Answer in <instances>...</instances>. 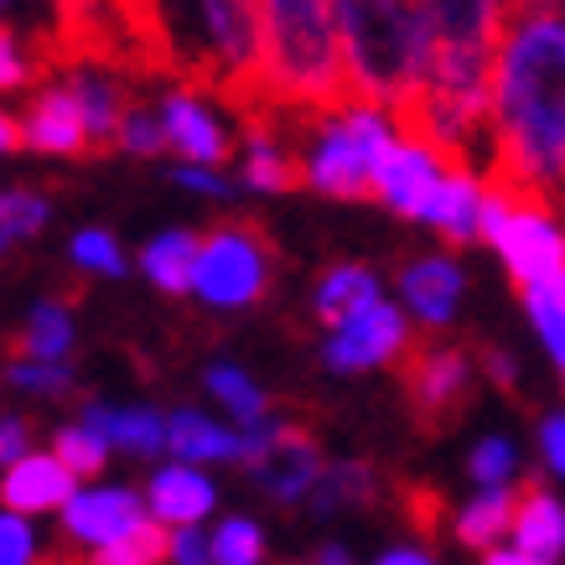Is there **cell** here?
Returning a JSON list of instances; mask_svg holds the SVG:
<instances>
[{
  "label": "cell",
  "mask_w": 565,
  "mask_h": 565,
  "mask_svg": "<svg viewBox=\"0 0 565 565\" xmlns=\"http://www.w3.org/2000/svg\"><path fill=\"white\" fill-rule=\"evenodd\" d=\"M509 545L534 555V561H545V565H555L565 555V503L550 493L545 482H530V488L519 493V514H514Z\"/></svg>",
  "instance_id": "20"
},
{
  "label": "cell",
  "mask_w": 565,
  "mask_h": 565,
  "mask_svg": "<svg viewBox=\"0 0 565 565\" xmlns=\"http://www.w3.org/2000/svg\"><path fill=\"white\" fill-rule=\"evenodd\" d=\"M482 239L498 249V259L514 275L519 291L540 286L550 275H565V223L555 213V203L519 198V192L493 182L488 188V213H482Z\"/></svg>",
  "instance_id": "6"
},
{
  "label": "cell",
  "mask_w": 565,
  "mask_h": 565,
  "mask_svg": "<svg viewBox=\"0 0 565 565\" xmlns=\"http://www.w3.org/2000/svg\"><path fill=\"white\" fill-rule=\"evenodd\" d=\"M21 457H32V430L17 415H0V467H17Z\"/></svg>",
  "instance_id": "43"
},
{
  "label": "cell",
  "mask_w": 565,
  "mask_h": 565,
  "mask_svg": "<svg viewBox=\"0 0 565 565\" xmlns=\"http://www.w3.org/2000/svg\"><path fill=\"white\" fill-rule=\"evenodd\" d=\"M68 94L78 99V109H84L88 146H94V151H99V146H120V125H125V115H130L120 84H115L104 68H94V63H73Z\"/></svg>",
  "instance_id": "21"
},
{
  "label": "cell",
  "mask_w": 565,
  "mask_h": 565,
  "mask_svg": "<svg viewBox=\"0 0 565 565\" xmlns=\"http://www.w3.org/2000/svg\"><path fill=\"white\" fill-rule=\"evenodd\" d=\"M161 68L198 78L244 120L265 115V26L259 0H151Z\"/></svg>",
  "instance_id": "2"
},
{
  "label": "cell",
  "mask_w": 565,
  "mask_h": 565,
  "mask_svg": "<svg viewBox=\"0 0 565 565\" xmlns=\"http://www.w3.org/2000/svg\"><path fill=\"white\" fill-rule=\"evenodd\" d=\"M36 561V534L21 514H0V565H32Z\"/></svg>",
  "instance_id": "41"
},
{
  "label": "cell",
  "mask_w": 565,
  "mask_h": 565,
  "mask_svg": "<svg viewBox=\"0 0 565 565\" xmlns=\"http://www.w3.org/2000/svg\"><path fill=\"white\" fill-rule=\"evenodd\" d=\"M177 182L192 192H203V198H228V192H234L218 172H207V167H177Z\"/></svg>",
  "instance_id": "44"
},
{
  "label": "cell",
  "mask_w": 565,
  "mask_h": 565,
  "mask_svg": "<svg viewBox=\"0 0 565 565\" xmlns=\"http://www.w3.org/2000/svg\"><path fill=\"white\" fill-rule=\"evenodd\" d=\"M514 514H519V493L514 488H493V493H472L457 509V540L467 550H498L514 534Z\"/></svg>",
  "instance_id": "26"
},
{
  "label": "cell",
  "mask_w": 565,
  "mask_h": 565,
  "mask_svg": "<svg viewBox=\"0 0 565 565\" xmlns=\"http://www.w3.org/2000/svg\"><path fill=\"white\" fill-rule=\"evenodd\" d=\"M146 519H151V509L130 488H78L73 503L63 509V534L73 545H88V555H94V550H109L115 540L136 534Z\"/></svg>",
  "instance_id": "13"
},
{
  "label": "cell",
  "mask_w": 565,
  "mask_h": 565,
  "mask_svg": "<svg viewBox=\"0 0 565 565\" xmlns=\"http://www.w3.org/2000/svg\"><path fill=\"white\" fill-rule=\"evenodd\" d=\"M21 136H26L32 151H47V156H84V151H94V146H88L84 109H78V99L68 94V84L42 88V94L21 109Z\"/></svg>",
  "instance_id": "16"
},
{
  "label": "cell",
  "mask_w": 565,
  "mask_h": 565,
  "mask_svg": "<svg viewBox=\"0 0 565 565\" xmlns=\"http://www.w3.org/2000/svg\"><path fill=\"white\" fill-rule=\"evenodd\" d=\"M374 565H436L426 555V550H415V545H399V550H384V555H379Z\"/></svg>",
  "instance_id": "46"
},
{
  "label": "cell",
  "mask_w": 565,
  "mask_h": 565,
  "mask_svg": "<svg viewBox=\"0 0 565 565\" xmlns=\"http://www.w3.org/2000/svg\"><path fill=\"white\" fill-rule=\"evenodd\" d=\"M6 379L17 390H32V394H68L73 390V369L68 363H32V359H17L6 369Z\"/></svg>",
  "instance_id": "39"
},
{
  "label": "cell",
  "mask_w": 565,
  "mask_h": 565,
  "mask_svg": "<svg viewBox=\"0 0 565 565\" xmlns=\"http://www.w3.org/2000/svg\"><path fill=\"white\" fill-rule=\"evenodd\" d=\"M213 503H218V488L207 482V472L188 462H172L161 467L151 482H146V509H151L156 524H167V530H192V524H203L213 514Z\"/></svg>",
  "instance_id": "17"
},
{
  "label": "cell",
  "mask_w": 565,
  "mask_h": 565,
  "mask_svg": "<svg viewBox=\"0 0 565 565\" xmlns=\"http://www.w3.org/2000/svg\"><path fill=\"white\" fill-rule=\"evenodd\" d=\"M47 198L42 192H0V259L11 255L21 239L47 228Z\"/></svg>",
  "instance_id": "32"
},
{
  "label": "cell",
  "mask_w": 565,
  "mask_h": 565,
  "mask_svg": "<svg viewBox=\"0 0 565 565\" xmlns=\"http://www.w3.org/2000/svg\"><path fill=\"white\" fill-rule=\"evenodd\" d=\"M42 68V52H32V42L17 32H0V94L6 88H26Z\"/></svg>",
  "instance_id": "38"
},
{
  "label": "cell",
  "mask_w": 565,
  "mask_h": 565,
  "mask_svg": "<svg viewBox=\"0 0 565 565\" xmlns=\"http://www.w3.org/2000/svg\"><path fill=\"white\" fill-rule=\"evenodd\" d=\"M317 565H348V555H343L338 545H327V550H322V561H317Z\"/></svg>",
  "instance_id": "49"
},
{
  "label": "cell",
  "mask_w": 565,
  "mask_h": 565,
  "mask_svg": "<svg viewBox=\"0 0 565 565\" xmlns=\"http://www.w3.org/2000/svg\"><path fill=\"white\" fill-rule=\"evenodd\" d=\"M462 296H467V275L451 255H420L399 270V307L426 332H446L457 322Z\"/></svg>",
  "instance_id": "12"
},
{
  "label": "cell",
  "mask_w": 565,
  "mask_h": 565,
  "mask_svg": "<svg viewBox=\"0 0 565 565\" xmlns=\"http://www.w3.org/2000/svg\"><path fill=\"white\" fill-rule=\"evenodd\" d=\"M369 498H374V467L338 462L322 472L317 493H311V509H317V514H338V509H353V503H369Z\"/></svg>",
  "instance_id": "30"
},
{
  "label": "cell",
  "mask_w": 565,
  "mask_h": 565,
  "mask_svg": "<svg viewBox=\"0 0 565 565\" xmlns=\"http://www.w3.org/2000/svg\"><path fill=\"white\" fill-rule=\"evenodd\" d=\"M482 565H545V561H534V555H524V550H514V545H498L482 555Z\"/></svg>",
  "instance_id": "48"
},
{
  "label": "cell",
  "mask_w": 565,
  "mask_h": 565,
  "mask_svg": "<svg viewBox=\"0 0 565 565\" xmlns=\"http://www.w3.org/2000/svg\"><path fill=\"white\" fill-rule=\"evenodd\" d=\"M482 369H488V379H493V384H503V390H514V384H519L514 353H503V348H488V353H482Z\"/></svg>",
  "instance_id": "45"
},
{
  "label": "cell",
  "mask_w": 565,
  "mask_h": 565,
  "mask_svg": "<svg viewBox=\"0 0 565 565\" xmlns=\"http://www.w3.org/2000/svg\"><path fill=\"white\" fill-rule=\"evenodd\" d=\"M467 478L478 482V493H493V488H514L519 478V446L509 436H482L467 457Z\"/></svg>",
  "instance_id": "33"
},
{
  "label": "cell",
  "mask_w": 565,
  "mask_h": 565,
  "mask_svg": "<svg viewBox=\"0 0 565 565\" xmlns=\"http://www.w3.org/2000/svg\"><path fill=\"white\" fill-rule=\"evenodd\" d=\"M561 379H565V374H561Z\"/></svg>",
  "instance_id": "50"
},
{
  "label": "cell",
  "mask_w": 565,
  "mask_h": 565,
  "mask_svg": "<svg viewBox=\"0 0 565 565\" xmlns=\"http://www.w3.org/2000/svg\"><path fill=\"white\" fill-rule=\"evenodd\" d=\"M52 451L63 457V467H68L73 478H99L104 462H109V441H104L99 430H88L84 420H78V426H63V430H57Z\"/></svg>",
  "instance_id": "34"
},
{
  "label": "cell",
  "mask_w": 565,
  "mask_h": 565,
  "mask_svg": "<svg viewBox=\"0 0 565 565\" xmlns=\"http://www.w3.org/2000/svg\"><path fill=\"white\" fill-rule=\"evenodd\" d=\"M167 451H177V462L188 467L244 462V430H223L203 411H177L167 415Z\"/></svg>",
  "instance_id": "22"
},
{
  "label": "cell",
  "mask_w": 565,
  "mask_h": 565,
  "mask_svg": "<svg viewBox=\"0 0 565 565\" xmlns=\"http://www.w3.org/2000/svg\"><path fill=\"white\" fill-rule=\"evenodd\" d=\"M120 151L125 156H161L167 151V125H161V109H146L136 104L120 125Z\"/></svg>",
  "instance_id": "37"
},
{
  "label": "cell",
  "mask_w": 565,
  "mask_h": 565,
  "mask_svg": "<svg viewBox=\"0 0 565 565\" xmlns=\"http://www.w3.org/2000/svg\"><path fill=\"white\" fill-rule=\"evenodd\" d=\"M343 36L348 94L405 120L426 88L430 42L415 0H332Z\"/></svg>",
  "instance_id": "4"
},
{
  "label": "cell",
  "mask_w": 565,
  "mask_h": 565,
  "mask_svg": "<svg viewBox=\"0 0 565 565\" xmlns=\"http://www.w3.org/2000/svg\"><path fill=\"white\" fill-rule=\"evenodd\" d=\"M68 259L78 265V270H88V275H115V280L125 275V255H120V244L109 239L104 228H84V234H73Z\"/></svg>",
  "instance_id": "36"
},
{
  "label": "cell",
  "mask_w": 565,
  "mask_h": 565,
  "mask_svg": "<svg viewBox=\"0 0 565 565\" xmlns=\"http://www.w3.org/2000/svg\"><path fill=\"white\" fill-rule=\"evenodd\" d=\"M301 182V161L280 140V115L244 120V188L255 192H291Z\"/></svg>",
  "instance_id": "19"
},
{
  "label": "cell",
  "mask_w": 565,
  "mask_h": 565,
  "mask_svg": "<svg viewBox=\"0 0 565 565\" xmlns=\"http://www.w3.org/2000/svg\"><path fill=\"white\" fill-rule=\"evenodd\" d=\"M17 146H26V136H21V120H17V115H6V109H0V156H11Z\"/></svg>",
  "instance_id": "47"
},
{
  "label": "cell",
  "mask_w": 565,
  "mask_h": 565,
  "mask_svg": "<svg viewBox=\"0 0 565 565\" xmlns=\"http://www.w3.org/2000/svg\"><path fill=\"white\" fill-rule=\"evenodd\" d=\"M265 561V534L255 519H223L213 530V565H259Z\"/></svg>",
  "instance_id": "35"
},
{
  "label": "cell",
  "mask_w": 565,
  "mask_h": 565,
  "mask_svg": "<svg viewBox=\"0 0 565 565\" xmlns=\"http://www.w3.org/2000/svg\"><path fill=\"white\" fill-rule=\"evenodd\" d=\"M161 561H172V530L156 524V519H146L136 534L115 540L109 550L88 555V565H161Z\"/></svg>",
  "instance_id": "31"
},
{
  "label": "cell",
  "mask_w": 565,
  "mask_h": 565,
  "mask_svg": "<svg viewBox=\"0 0 565 565\" xmlns=\"http://www.w3.org/2000/svg\"><path fill=\"white\" fill-rule=\"evenodd\" d=\"M488 177L519 198H565V0H514L493 63Z\"/></svg>",
  "instance_id": "1"
},
{
  "label": "cell",
  "mask_w": 565,
  "mask_h": 565,
  "mask_svg": "<svg viewBox=\"0 0 565 565\" xmlns=\"http://www.w3.org/2000/svg\"><path fill=\"white\" fill-rule=\"evenodd\" d=\"M84 426L99 430L109 446H120L130 457H156V451H167V420L146 405H130V411H109V405H84Z\"/></svg>",
  "instance_id": "25"
},
{
  "label": "cell",
  "mask_w": 565,
  "mask_h": 565,
  "mask_svg": "<svg viewBox=\"0 0 565 565\" xmlns=\"http://www.w3.org/2000/svg\"><path fill=\"white\" fill-rule=\"evenodd\" d=\"M161 125H167V151L188 156V167H207L213 172L234 151L228 130H223L218 115L198 94H167L161 99Z\"/></svg>",
  "instance_id": "15"
},
{
  "label": "cell",
  "mask_w": 565,
  "mask_h": 565,
  "mask_svg": "<svg viewBox=\"0 0 565 565\" xmlns=\"http://www.w3.org/2000/svg\"><path fill=\"white\" fill-rule=\"evenodd\" d=\"M379 301H384V291H379V275L369 270V265H332V270L322 275L311 307H317V317L338 332V327H348L353 317L379 307Z\"/></svg>",
  "instance_id": "23"
},
{
  "label": "cell",
  "mask_w": 565,
  "mask_h": 565,
  "mask_svg": "<svg viewBox=\"0 0 565 565\" xmlns=\"http://www.w3.org/2000/svg\"><path fill=\"white\" fill-rule=\"evenodd\" d=\"M198 255H203V239L188 234V228H172V234H156L140 249V270L156 291L167 296H188L198 286Z\"/></svg>",
  "instance_id": "24"
},
{
  "label": "cell",
  "mask_w": 565,
  "mask_h": 565,
  "mask_svg": "<svg viewBox=\"0 0 565 565\" xmlns=\"http://www.w3.org/2000/svg\"><path fill=\"white\" fill-rule=\"evenodd\" d=\"M519 301H524V317H530L540 348H545L550 363L565 374V275H550L540 286H524Z\"/></svg>",
  "instance_id": "28"
},
{
  "label": "cell",
  "mask_w": 565,
  "mask_h": 565,
  "mask_svg": "<svg viewBox=\"0 0 565 565\" xmlns=\"http://www.w3.org/2000/svg\"><path fill=\"white\" fill-rule=\"evenodd\" d=\"M78 493V478H73L63 457L57 451H32V457H21L17 467H6V478H0V503H6V514H21V519H36V514H63Z\"/></svg>",
  "instance_id": "14"
},
{
  "label": "cell",
  "mask_w": 565,
  "mask_h": 565,
  "mask_svg": "<svg viewBox=\"0 0 565 565\" xmlns=\"http://www.w3.org/2000/svg\"><path fill=\"white\" fill-rule=\"evenodd\" d=\"M73 353V311L63 301H36L26 327H21L17 359L32 363H63Z\"/></svg>",
  "instance_id": "27"
},
{
  "label": "cell",
  "mask_w": 565,
  "mask_h": 565,
  "mask_svg": "<svg viewBox=\"0 0 565 565\" xmlns=\"http://www.w3.org/2000/svg\"><path fill=\"white\" fill-rule=\"evenodd\" d=\"M172 565H213V534L192 530H172Z\"/></svg>",
  "instance_id": "42"
},
{
  "label": "cell",
  "mask_w": 565,
  "mask_h": 565,
  "mask_svg": "<svg viewBox=\"0 0 565 565\" xmlns=\"http://www.w3.org/2000/svg\"><path fill=\"white\" fill-rule=\"evenodd\" d=\"M203 384H207V394L218 399L223 411L239 420V430H255V426H265V420H270V415H265V405H270V399H265V390L244 374L239 363H213V369L203 374Z\"/></svg>",
  "instance_id": "29"
},
{
  "label": "cell",
  "mask_w": 565,
  "mask_h": 565,
  "mask_svg": "<svg viewBox=\"0 0 565 565\" xmlns=\"http://www.w3.org/2000/svg\"><path fill=\"white\" fill-rule=\"evenodd\" d=\"M405 125L394 120L390 109L363 99H348L343 109H327L311 125L307 146L296 151L301 161V182L322 198H343V203H359V198H374V177L379 161L394 151Z\"/></svg>",
  "instance_id": "5"
},
{
  "label": "cell",
  "mask_w": 565,
  "mask_h": 565,
  "mask_svg": "<svg viewBox=\"0 0 565 565\" xmlns=\"http://www.w3.org/2000/svg\"><path fill=\"white\" fill-rule=\"evenodd\" d=\"M488 172L478 167H451L441 198L430 203L426 228H436L446 244H478L482 239V213H488Z\"/></svg>",
  "instance_id": "18"
},
{
  "label": "cell",
  "mask_w": 565,
  "mask_h": 565,
  "mask_svg": "<svg viewBox=\"0 0 565 565\" xmlns=\"http://www.w3.org/2000/svg\"><path fill=\"white\" fill-rule=\"evenodd\" d=\"M534 441H540V467H545L550 478H565V411L540 415Z\"/></svg>",
  "instance_id": "40"
},
{
  "label": "cell",
  "mask_w": 565,
  "mask_h": 565,
  "mask_svg": "<svg viewBox=\"0 0 565 565\" xmlns=\"http://www.w3.org/2000/svg\"><path fill=\"white\" fill-rule=\"evenodd\" d=\"M472 379H478V363L472 353L457 343H415L411 359H405V390H411V405L420 415V426H441L467 405L472 394Z\"/></svg>",
  "instance_id": "10"
},
{
  "label": "cell",
  "mask_w": 565,
  "mask_h": 565,
  "mask_svg": "<svg viewBox=\"0 0 565 565\" xmlns=\"http://www.w3.org/2000/svg\"><path fill=\"white\" fill-rule=\"evenodd\" d=\"M259 26L265 115H327L353 99L332 0H259Z\"/></svg>",
  "instance_id": "3"
},
{
  "label": "cell",
  "mask_w": 565,
  "mask_h": 565,
  "mask_svg": "<svg viewBox=\"0 0 565 565\" xmlns=\"http://www.w3.org/2000/svg\"><path fill=\"white\" fill-rule=\"evenodd\" d=\"M275 255L255 223H223L213 234H203V255H198V286L207 307L218 311H244L270 291Z\"/></svg>",
  "instance_id": "7"
},
{
  "label": "cell",
  "mask_w": 565,
  "mask_h": 565,
  "mask_svg": "<svg viewBox=\"0 0 565 565\" xmlns=\"http://www.w3.org/2000/svg\"><path fill=\"white\" fill-rule=\"evenodd\" d=\"M249 472H255V482L270 498H280V503H301V498L317 493V482H322L327 467H322L317 441H311V430L275 420L270 441H265V451L249 462Z\"/></svg>",
  "instance_id": "11"
},
{
  "label": "cell",
  "mask_w": 565,
  "mask_h": 565,
  "mask_svg": "<svg viewBox=\"0 0 565 565\" xmlns=\"http://www.w3.org/2000/svg\"><path fill=\"white\" fill-rule=\"evenodd\" d=\"M446 177H451V161H446L430 140L411 136V130H399V140H394V151L379 161V177H374V198L390 213H399V218H415L426 223L430 203L441 198Z\"/></svg>",
  "instance_id": "8"
},
{
  "label": "cell",
  "mask_w": 565,
  "mask_h": 565,
  "mask_svg": "<svg viewBox=\"0 0 565 565\" xmlns=\"http://www.w3.org/2000/svg\"><path fill=\"white\" fill-rule=\"evenodd\" d=\"M411 317L405 307L394 301H379L369 307L363 317H353L348 327H338L332 338L322 343V363L332 374H369V369H384L394 359H411L415 348V332H411Z\"/></svg>",
  "instance_id": "9"
}]
</instances>
